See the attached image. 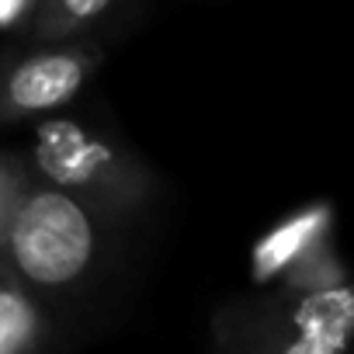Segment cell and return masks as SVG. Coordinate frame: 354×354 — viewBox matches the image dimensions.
I'll return each mask as SVG.
<instances>
[{
  "label": "cell",
  "instance_id": "obj_1",
  "mask_svg": "<svg viewBox=\"0 0 354 354\" xmlns=\"http://www.w3.org/2000/svg\"><path fill=\"white\" fill-rule=\"evenodd\" d=\"M97 230L84 198L56 185H25L4 236L0 271L28 288H66L94 261Z\"/></svg>",
  "mask_w": 354,
  "mask_h": 354
},
{
  "label": "cell",
  "instance_id": "obj_2",
  "mask_svg": "<svg viewBox=\"0 0 354 354\" xmlns=\"http://www.w3.org/2000/svg\"><path fill=\"white\" fill-rule=\"evenodd\" d=\"M35 167L49 185L73 192L84 202L132 198L129 160L111 149V142L94 139L80 122L49 118L35 132L32 146Z\"/></svg>",
  "mask_w": 354,
  "mask_h": 354
},
{
  "label": "cell",
  "instance_id": "obj_3",
  "mask_svg": "<svg viewBox=\"0 0 354 354\" xmlns=\"http://www.w3.org/2000/svg\"><path fill=\"white\" fill-rule=\"evenodd\" d=\"M87 66L91 63L77 53H39L11 70L4 84V101L18 115L53 111L84 87Z\"/></svg>",
  "mask_w": 354,
  "mask_h": 354
},
{
  "label": "cell",
  "instance_id": "obj_4",
  "mask_svg": "<svg viewBox=\"0 0 354 354\" xmlns=\"http://www.w3.org/2000/svg\"><path fill=\"white\" fill-rule=\"evenodd\" d=\"M354 326V292L344 285L299 292L292 309L295 337L285 344L288 354H340Z\"/></svg>",
  "mask_w": 354,
  "mask_h": 354
},
{
  "label": "cell",
  "instance_id": "obj_5",
  "mask_svg": "<svg viewBox=\"0 0 354 354\" xmlns=\"http://www.w3.org/2000/svg\"><path fill=\"white\" fill-rule=\"evenodd\" d=\"M330 223H333L330 205H313V209H302V212L288 216L285 223H278L250 250V278L261 285L271 278H281L288 264H295L306 250H313L316 243L326 240Z\"/></svg>",
  "mask_w": 354,
  "mask_h": 354
},
{
  "label": "cell",
  "instance_id": "obj_6",
  "mask_svg": "<svg viewBox=\"0 0 354 354\" xmlns=\"http://www.w3.org/2000/svg\"><path fill=\"white\" fill-rule=\"evenodd\" d=\"M42 337V316L28 292L0 271V354L32 351Z\"/></svg>",
  "mask_w": 354,
  "mask_h": 354
},
{
  "label": "cell",
  "instance_id": "obj_7",
  "mask_svg": "<svg viewBox=\"0 0 354 354\" xmlns=\"http://www.w3.org/2000/svg\"><path fill=\"white\" fill-rule=\"evenodd\" d=\"M347 274L340 268V261L326 250V240L316 243L313 250H306L295 264L285 268V285L295 292H313V288H330V285H344Z\"/></svg>",
  "mask_w": 354,
  "mask_h": 354
},
{
  "label": "cell",
  "instance_id": "obj_8",
  "mask_svg": "<svg viewBox=\"0 0 354 354\" xmlns=\"http://www.w3.org/2000/svg\"><path fill=\"white\" fill-rule=\"evenodd\" d=\"M111 0H42V15H39V35L42 39H56L66 35L87 21H94L97 15L108 11Z\"/></svg>",
  "mask_w": 354,
  "mask_h": 354
},
{
  "label": "cell",
  "instance_id": "obj_9",
  "mask_svg": "<svg viewBox=\"0 0 354 354\" xmlns=\"http://www.w3.org/2000/svg\"><path fill=\"white\" fill-rule=\"evenodd\" d=\"M28 185L25 167L11 156H0V257H4V236H8V223L15 212V202L21 195V188Z\"/></svg>",
  "mask_w": 354,
  "mask_h": 354
},
{
  "label": "cell",
  "instance_id": "obj_10",
  "mask_svg": "<svg viewBox=\"0 0 354 354\" xmlns=\"http://www.w3.org/2000/svg\"><path fill=\"white\" fill-rule=\"evenodd\" d=\"M32 4L35 0H0V28H11L15 21H21Z\"/></svg>",
  "mask_w": 354,
  "mask_h": 354
}]
</instances>
